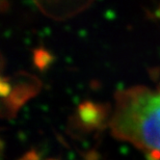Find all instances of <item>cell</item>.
<instances>
[{
	"label": "cell",
	"mask_w": 160,
	"mask_h": 160,
	"mask_svg": "<svg viewBox=\"0 0 160 160\" xmlns=\"http://www.w3.org/2000/svg\"><path fill=\"white\" fill-rule=\"evenodd\" d=\"M111 130L121 139L160 156V85L124 92L116 103Z\"/></svg>",
	"instance_id": "obj_1"
}]
</instances>
